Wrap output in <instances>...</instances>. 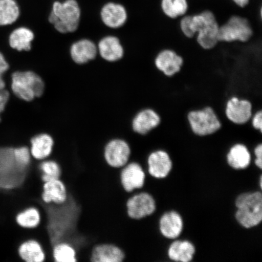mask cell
I'll return each instance as SVG.
<instances>
[{
	"mask_svg": "<svg viewBox=\"0 0 262 262\" xmlns=\"http://www.w3.org/2000/svg\"><path fill=\"white\" fill-rule=\"evenodd\" d=\"M70 56L75 63L83 65L96 58L98 54L97 45L88 38H82L72 44Z\"/></svg>",
	"mask_w": 262,
	"mask_h": 262,
	"instance_id": "16",
	"label": "cell"
},
{
	"mask_svg": "<svg viewBox=\"0 0 262 262\" xmlns=\"http://www.w3.org/2000/svg\"><path fill=\"white\" fill-rule=\"evenodd\" d=\"M255 156L256 157V159L255 160V165H256L258 168L261 169L262 168V145L259 144L255 148Z\"/></svg>",
	"mask_w": 262,
	"mask_h": 262,
	"instance_id": "34",
	"label": "cell"
},
{
	"mask_svg": "<svg viewBox=\"0 0 262 262\" xmlns=\"http://www.w3.org/2000/svg\"><path fill=\"white\" fill-rule=\"evenodd\" d=\"M172 8L178 18L187 14L189 11L187 0H172Z\"/></svg>",
	"mask_w": 262,
	"mask_h": 262,
	"instance_id": "30",
	"label": "cell"
},
{
	"mask_svg": "<svg viewBox=\"0 0 262 262\" xmlns=\"http://www.w3.org/2000/svg\"><path fill=\"white\" fill-rule=\"evenodd\" d=\"M125 254L117 245L110 243L98 244L92 249L91 262H123Z\"/></svg>",
	"mask_w": 262,
	"mask_h": 262,
	"instance_id": "17",
	"label": "cell"
},
{
	"mask_svg": "<svg viewBox=\"0 0 262 262\" xmlns=\"http://www.w3.org/2000/svg\"><path fill=\"white\" fill-rule=\"evenodd\" d=\"M126 206L127 216L137 221L152 214L155 211L156 203L151 195L141 192L129 196Z\"/></svg>",
	"mask_w": 262,
	"mask_h": 262,
	"instance_id": "10",
	"label": "cell"
},
{
	"mask_svg": "<svg viewBox=\"0 0 262 262\" xmlns=\"http://www.w3.org/2000/svg\"><path fill=\"white\" fill-rule=\"evenodd\" d=\"M254 112L253 103L247 98L232 96L225 104V117L236 125H245L250 122Z\"/></svg>",
	"mask_w": 262,
	"mask_h": 262,
	"instance_id": "8",
	"label": "cell"
},
{
	"mask_svg": "<svg viewBox=\"0 0 262 262\" xmlns=\"http://www.w3.org/2000/svg\"><path fill=\"white\" fill-rule=\"evenodd\" d=\"M101 21L107 28H122L128 20L127 10L122 5L110 2L103 6L100 11Z\"/></svg>",
	"mask_w": 262,
	"mask_h": 262,
	"instance_id": "15",
	"label": "cell"
},
{
	"mask_svg": "<svg viewBox=\"0 0 262 262\" xmlns=\"http://www.w3.org/2000/svg\"><path fill=\"white\" fill-rule=\"evenodd\" d=\"M32 158L38 161L48 159L54 146L53 137L47 133L35 134L29 141Z\"/></svg>",
	"mask_w": 262,
	"mask_h": 262,
	"instance_id": "19",
	"label": "cell"
},
{
	"mask_svg": "<svg viewBox=\"0 0 262 262\" xmlns=\"http://www.w3.org/2000/svg\"><path fill=\"white\" fill-rule=\"evenodd\" d=\"M227 157L229 165L235 169L247 168L251 162L250 154L243 144L232 146Z\"/></svg>",
	"mask_w": 262,
	"mask_h": 262,
	"instance_id": "24",
	"label": "cell"
},
{
	"mask_svg": "<svg viewBox=\"0 0 262 262\" xmlns=\"http://www.w3.org/2000/svg\"><path fill=\"white\" fill-rule=\"evenodd\" d=\"M18 253L24 262H46L47 256L41 244L35 239H28L19 245Z\"/></svg>",
	"mask_w": 262,
	"mask_h": 262,
	"instance_id": "21",
	"label": "cell"
},
{
	"mask_svg": "<svg viewBox=\"0 0 262 262\" xmlns=\"http://www.w3.org/2000/svg\"><path fill=\"white\" fill-rule=\"evenodd\" d=\"M160 231L168 238L178 237L183 229V221L178 212L171 211L164 214L160 222Z\"/></svg>",
	"mask_w": 262,
	"mask_h": 262,
	"instance_id": "23",
	"label": "cell"
},
{
	"mask_svg": "<svg viewBox=\"0 0 262 262\" xmlns=\"http://www.w3.org/2000/svg\"><path fill=\"white\" fill-rule=\"evenodd\" d=\"M252 127L258 132L262 133V110L255 111L250 121Z\"/></svg>",
	"mask_w": 262,
	"mask_h": 262,
	"instance_id": "32",
	"label": "cell"
},
{
	"mask_svg": "<svg viewBox=\"0 0 262 262\" xmlns=\"http://www.w3.org/2000/svg\"><path fill=\"white\" fill-rule=\"evenodd\" d=\"M237 208L235 218L242 226L251 228L262 220V195L260 192L245 193L235 202Z\"/></svg>",
	"mask_w": 262,
	"mask_h": 262,
	"instance_id": "6",
	"label": "cell"
},
{
	"mask_svg": "<svg viewBox=\"0 0 262 262\" xmlns=\"http://www.w3.org/2000/svg\"><path fill=\"white\" fill-rule=\"evenodd\" d=\"M41 198L45 204H63L68 198L67 186L60 179L44 182Z\"/></svg>",
	"mask_w": 262,
	"mask_h": 262,
	"instance_id": "18",
	"label": "cell"
},
{
	"mask_svg": "<svg viewBox=\"0 0 262 262\" xmlns=\"http://www.w3.org/2000/svg\"><path fill=\"white\" fill-rule=\"evenodd\" d=\"M261 181H262V179H261V177L260 180V186L261 188V185H262Z\"/></svg>",
	"mask_w": 262,
	"mask_h": 262,
	"instance_id": "36",
	"label": "cell"
},
{
	"mask_svg": "<svg viewBox=\"0 0 262 262\" xmlns=\"http://www.w3.org/2000/svg\"><path fill=\"white\" fill-rule=\"evenodd\" d=\"M183 57L171 49H164L157 54L155 59L156 68L166 77H172L181 70Z\"/></svg>",
	"mask_w": 262,
	"mask_h": 262,
	"instance_id": "13",
	"label": "cell"
},
{
	"mask_svg": "<svg viewBox=\"0 0 262 262\" xmlns=\"http://www.w3.org/2000/svg\"><path fill=\"white\" fill-rule=\"evenodd\" d=\"M120 179L124 191L130 194L135 190L143 187L145 173L139 163L130 161L121 168Z\"/></svg>",
	"mask_w": 262,
	"mask_h": 262,
	"instance_id": "12",
	"label": "cell"
},
{
	"mask_svg": "<svg viewBox=\"0 0 262 262\" xmlns=\"http://www.w3.org/2000/svg\"><path fill=\"white\" fill-rule=\"evenodd\" d=\"M41 215L37 206H31L23 209L15 216L16 224L23 228L34 229L40 224Z\"/></svg>",
	"mask_w": 262,
	"mask_h": 262,
	"instance_id": "27",
	"label": "cell"
},
{
	"mask_svg": "<svg viewBox=\"0 0 262 262\" xmlns=\"http://www.w3.org/2000/svg\"><path fill=\"white\" fill-rule=\"evenodd\" d=\"M45 83L40 76L32 71H18L11 75L12 93L26 102L40 98L44 94Z\"/></svg>",
	"mask_w": 262,
	"mask_h": 262,
	"instance_id": "4",
	"label": "cell"
},
{
	"mask_svg": "<svg viewBox=\"0 0 262 262\" xmlns=\"http://www.w3.org/2000/svg\"><path fill=\"white\" fill-rule=\"evenodd\" d=\"M14 155L18 165L24 168H30L32 158L29 147L21 146L14 147Z\"/></svg>",
	"mask_w": 262,
	"mask_h": 262,
	"instance_id": "29",
	"label": "cell"
},
{
	"mask_svg": "<svg viewBox=\"0 0 262 262\" xmlns=\"http://www.w3.org/2000/svg\"><path fill=\"white\" fill-rule=\"evenodd\" d=\"M147 163L149 173L156 178H166L172 168L171 159L168 154L162 150L152 153L149 156Z\"/></svg>",
	"mask_w": 262,
	"mask_h": 262,
	"instance_id": "20",
	"label": "cell"
},
{
	"mask_svg": "<svg viewBox=\"0 0 262 262\" xmlns=\"http://www.w3.org/2000/svg\"><path fill=\"white\" fill-rule=\"evenodd\" d=\"M195 248L188 241H176L170 246L169 257L176 261L188 262L192 259Z\"/></svg>",
	"mask_w": 262,
	"mask_h": 262,
	"instance_id": "25",
	"label": "cell"
},
{
	"mask_svg": "<svg viewBox=\"0 0 262 262\" xmlns=\"http://www.w3.org/2000/svg\"><path fill=\"white\" fill-rule=\"evenodd\" d=\"M20 16V8L16 0H0V26L12 25Z\"/></svg>",
	"mask_w": 262,
	"mask_h": 262,
	"instance_id": "26",
	"label": "cell"
},
{
	"mask_svg": "<svg viewBox=\"0 0 262 262\" xmlns=\"http://www.w3.org/2000/svg\"><path fill=\"white\" fill-rule=\"evenodd\" d=\"M10 66L5 55L0 52V90L5 89L6 82L4 75L9 70Z\"/></svg>",
	"mask_w": 262,
	"mask_h": 262,
	"instance_id": "31",
	"label": "cell"
},
{
	"mask_svg": "<svg viewBox=\"0 0 262 262\" xmlns=\"http://www.w3.org/2000/svg\"><path fill=\"white\" fill-rule=\"evenodd\" d=\"M53 262H77V252L73 245L66 242H59L52 250Z\"/></svg>",
	"mask_w": 262,
	"mask_h": 262,
	"instance_id": "28",
	"label": "cell"
},
{
	"mask_svg": "<svg viewBox=\"0 0 262 262\" xmlns=\"http://www.w3.org/2000/svg\"><path fill=\"white\" fill-rule=\"evenodd\" d=\"M187 120L192 133L200 137L212 136L217 133L222 126L218 114L209 106L190 111Z\"/></svg>",
	"mask_w": 262,
	"mask_h": 262,
	"instance_id": "7",
	"label": "cell"
},
{
	"mask_svg": "<svg viewBox=\"0 0 262 262\" xmlns=\"http://www.w3.org/2000/svg\"><path fill=\"white\" fill-rule=\"evenodd\" d=\"M81 15V9L76 0L55 2L49 16V21L60 34H70L76 31L79 27Z\"/></svg>",
	"mask_w": 262,
	"mask_h": 262,
	"instance_id": "2",
	"label": "cell"
},
{
	"mask_svg": "<svg viewBox=\"0 0 262 262\" xmlns=\"http://www.w3.org/2000/svg\"><path fill=\"white\" fill-rule=\"evenodd\" d=\"M161 117L155 110L145 107L137 111L131 120L130 126L133 132L145 136L160 125Z\"/></svg>",
	"mask_w": 262,
	"mask_h": 262,
	"instance_id": "11",
	"label": "cell"
},
{
	"mask_svg": "<svg viewBox=\"0 0 262 262\" xmlns=\"http://www.w3.org/2000/svg\"><path fill=\"white\" fill-rule=\"evenodd\" d=\"M35 39V34L31 29L19 27L14 29L10 34L8 38L10 47L18 52L30 51L32 41Z\"/></svg>",
	"mask_w": 262,
	"mask_h": 262,
	"instance_id": "22",
	"label": "cell"
},
{
	"mask_svg": "<svg viewBox=\"0 0 262 262\" xmlns=\"http://www.w3.org/2000/svg\"><path fill=\"white\" fill-rule=\"evenodd\" d=\"M257 34H262V31L255 30L250 19L235 14L219 26L218 40L219 42H246Z\"/></svg>",
	"mask_w": 262,
	"mask_h": 262,
	"instance_id": "5",
	"label": "cell"
},
{
	"mask_svg": "<svg viewBox=\"0 0 262 262\" xmlns=\"http://www.w3.org/2000/svg\"><path fill=\"white\" fill-rule=\"evenodd\" d=\"M232 1L240 8L247 7L250 2V0H232Z\"/></svg>",
	"mask_w": 262,
	"mask_h": 262,
	"instance_id": "35",
	"label": "cell"
},
{
	"mask_svg": "<svg viewBox=\"0 0 262 262\" xmlns=\"http://www.w3.org/2000/svg\"><path fill=\"white\" fill-rule=\"evenodd\" d=\"M104 159L114 169H121L129 162L131 149L125 140L115 138L108 141L104 147Z\"/></svg>",
	"mask_w": 262,
	"mask_h": 262,
	"instance_id": "9",
	"label": "cell"
},
{
	"mask_svg": "<svg viewBox=\"0 0 262 262\" xmlns=\"http://www.w3.org/2000/svg\"><path fill=\"white\" fill-rule=\"evenodd\" d=\"M98 54L104 60L116 63L123 60L125 49L122 41L115 35H107L101 39L97 45Z\"/></svg>",
	"mask_w": 262,
	"mask_h": 262,
	"instance_id": "14",
	"label": "cell"
},
{
	"mask_svg": "<svg viewBox=\"0 0 262 262\" xmlns=\"http://www.w3.org/2000/svg\"><path fill=\"white\" fill-rule=\"evenodd\" d=\"M179 26L186 37H195L196 42L202 48L210 49L219 43L220 25L211 10L206 9L196 14L182 16L179 19Z\"/></svg>",
	"mask_w": 262,
	"mask_h": 262,
	"instance_id": "1",
	"label": "cell"
},
{
	"mask_svg": "<svg viewBox=\"0 0 262 262\" xmlns=\"http://www.w3.org/2000/svg\"><path fill=\"white\" fill-rule=\"evenodd\" d=\"M30 168H24L16 162L14 147H0V189L8 191L20 188Z\"/></svg>",
	"mask_w": 262,
	"mask_h": 262,
	"instance_id": "3",
	"label": "cell"
},
{
	"mask_svg": "<svg viewBox=\"0 0 262 262\" xmlns=\"http://www.w3.org/2000/svg\"><path fill=\"white\" fill-rule=\"evenodd\" d=\"M9 99V92L5 89L0 90V123L2 121V114L4 113Z\"/></svg>",
	"mask_w": 262,
	"mask_h": 262,
	"instance_id": "33",
	"label": "cell"
}]
</instances>
